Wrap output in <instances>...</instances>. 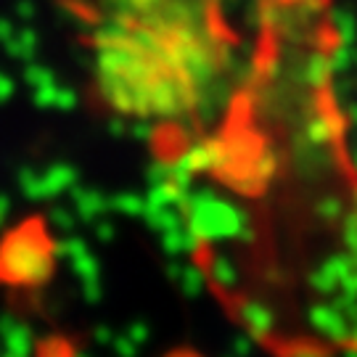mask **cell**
I'll list each match as a JSON object with an SVG mask.
<instances>
[{
  "instance_id": "cell-1",
  "label": "cell",
  "mask_w": 357,
  "mask_h": 357,
  "mask_svg": "<svg viewBox=\"0 0 357 357\" xmlns=\"http://www.w3.org/2000/svg\"><path fill=\"white\" fill-rule=\"evenodd\" d=\"M93 48L101 98L141 119L199 112L222 75V43L191 0H103Z\"/></svg>"
},
{
  "instance_id": "cell-2",
  "label": "cell",
  "mask_w": 357,
  "mask_h": 357,
  "mask_svg": "<svg viewBox=\"0 0 357 357\" xmlns=\"http://www.w3.org/2000/svg\"><path fill=\"white\" fill-rule=\"evenodd\" d=\"M56 249L38 220L16 225L0 241V283L38 289L53 275Z\"/></svg>"
}]
</instances>
